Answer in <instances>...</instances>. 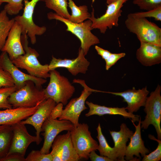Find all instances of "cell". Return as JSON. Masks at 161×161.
Masks as SVG:
<instances>
[{
    "label": "cell",
    "instance_id": "obj_43",
    "mask_svg": "<svg viewBox=\"0 0 161 161\" xmlns=\"http://www.w3.org/2000/svg\"></svg>",
    "mask_w": 161,
    "mask_h": 161
},
{
    "label": "cell",
    "instance_id": "obj_3",
    "mask_svg": "<svg viewBox=\"0 0 161 161\" xmlns=\"http://www.w3.org/2000/svg\"><path fill=\"white\" fill-rule=\"evenodd\" d=\"M49 73V82L43 89L46 99L53 100L56 104L61 103L66 105L75 92V87L67 78L55 69L50 71Z\"/></svg>",
    "mask_w": 161,
    "mask_h": 161
},
{
    "label": "cell",
    "instance_id": "obj_25",
    "mask_svg": "<svg viewBox=\"0 0 161 161\" xmlns=\"http://www.w3.org/2000/svg\"><path fill=\"white\" fill-rule=\"evenodd\" d=\"M68 5L71 10V15L68 19L72 22L80 23L89 19L91 14L86 5L77 6L72 0H68Z\"/></svg>",
    "mask_w": 161,
    "mask_h": 161
},
{
    "label": "cell",
    "instance_id": "obj_22",
    "mask_svg": "<svg viewBox=\"0 0 161 161\" xmlns=\"http://www.w3.org/2000/svg\"><path fill=\"white\" fill-rule=\"evenodd\" d=\"M86 103L89 108L88 112L85 114V116H90L96 115L101 116L104 115H120L126 118H129L132 122H138L140 116L135 115L128 112L125 107H108L94 104L92 102L86 101Z\"/></svg>",
    "mask_w": 161,
    "mask_h": 161
},
{
    "label": "cell",
    "instance_id": "obj_6",
    "mask_svg": "<svg viewBox=\"0 0 161 161\" xmlns=\"http://www.w3.org/2000/svg\"><path fill=\"white\" fill-rule=\"evenodd\" d=\"M25 53L11 60L18 68L26 70L33 76L45 79L49 77V64H41L38 59L39 54L28 45L23 47Z\"/></svg>",
    "mask_w": 161,
    "mask_h": 161
},
{
    "label": "cell",
    "instance_id": "obj_28",
    "mask_svg": "<svg viewBox=\"0 0 161 161\" xmlns=\"http://www.w3.org/2000/svg\"><path fill=\"white\" fill-rule=\"evenodd\" d=\"M46 7L55 13L68 19L70 15L67 9L68 0H45Z\"/></svg>",
    "mask_w": 161,
    "mask_h": 161
},
{
    "label": "cell",
    "instance_id": "obj_14",
    "mask_svg": "<svg viewBox=\"0 0 161 161\" xmlns=\"http://www.w3.org/2000/svg\"><path fill=\"white\" fill-rule=\"evenodd\" d=\"M0 65L10 74L14 81L15 86L18 89L27 81H33L40 88L47 81L46 79L33 76L21 72L13 63L6 52H2L0 55Z\"/></svg>",
    "mask_w": 161,
    "mask_h": 161
},
{
    "label": "cell",
    "instance_id": "obj_24",
    "mask_svg": "<svg viewBox=\"0 0 161 161\" xmlns=\"http://www.w3.org/2000/svg\"><path fill=\"white\" fill-rule=\"evenodd\" d=\"M13 133L11 125H0V159L7 156L12 142Z\"/></svg>",
    "mask_w": 161,
    "mask_h": 161
},
{
    "label": "cell",
    "instance_id": "obj_42",
    "mask_svg": "<svg viewBox=\"0 0 161 161\" xmlns=\"http://www.w3.org/2000/svg\"><path fill=\"white\" fill-rule=\"evenodd\" d=\"M2 3L0 1V7L1 5V4H2Z\"/></svg>",
    "mask_w": 161,
    "mask_h": 161
},
{
    "label": "cell",
    "instance_id": "obj_41",
    "mask_svg": "<svg viewBox=\"0 0 161 161\" xmlns=\"http://www.w3.org/2000/svg\"><path fill=\"white\" fill-rule=\"evenodd\" d=\"M106 3L107 4H109L114 1H116L117 0H106Z\"/></svg>",
    "mask_w": 161,
    "mask_h": 161
},
{
    "label": "cell",
    "instance_id": "obj_8",
    "mask_svg": "<svg viewBox=\"0 0 161 161\" xmlns=\"http://www.w3.org/2000/svg\"><path fill=\"white\" fill-rule=\"evenodd\" d=\"M70 131L72 142L77 154L80 159H88L91 152L96 151L98 145L92 137L88 125L79 123Z\"/></svg>",
    "mask_w": 161,
    "mask_h": 161
},
{
    "label": "cell",
    "instance_id": "obj_29",
    "mask_svg": "<svg viewBox=\"0 0 161 161\" xmlns=\"http://www.w3.org/2000/svg\"><path fill=\"white\" fill-rule=\"evenodd\" d=\"M18 89L16 86L0 88V109H11L12 106L9 103L8 98L10 95Z\"/></svg>",
    "mask_w": 161,
    "mask_h": 161
},
{
    "label": "cell",
    "instance_id": "obj_13",
    "mask_svg": "<svg viewBox=\"0 0 161 161\" xmlns=\"http://www.w3.org/2000/svg\"><path fill=\"white\" fill-rule=\"evenodd\" d=\"M83 49L79 48L77 57L74 59L57 58L52 56L49 64V71L60 68H64L73 75L75 76L79 73L85 74L88 70L90 62L85 58Z\"/></svg>",
    "mask_w": 161,
    "mask_h": 161
},
{
    "label": "cell",
    "instance_id": "obj_10",
    "mask_svg": "<svg viewBox=\"0 0 161 161\" xmlns=\"http://www.w3.org/2000/svg\"><path fill=\"white\" fill-rule=\"evenodd\" d=\"M128 0H117L107 5L105 13L100 17L95 18L94 9L92 7L91 16L89 19L92 22L91 28L98 29L100 33L105 34L108 29L118 26L119 17L121 16V8Z\"/></svg>",
    "mask_w": 161,
    "mask_h": 161
},
{
    "label": "cell",
    "instance_id": "obj_31",
    "mask_svg": "<svg viewBox=\"0 0 161 161\" xmlns=\"http://www.w3.org/2000/svg\"><path fill=\"white\" fill-rule=\"evenodd\" d=\"M133 3L138 6L140 9L146 11L161 6V0H133Z\"/></svg>",
    "mask_w": 161,
    "mask_h": 161
},
{
    "label": "cell",
    "instance_id": "obj_23",
    "mask_svg": "<svg viewBox=\"0 0 161 161\" xmlns=\"http://www.w3.org/2000/svg\"><path fill=\"white\" fill-rule=\"evenodd\" d=\"M112 137L117 161H125V156L126 143L133 134L125 123H122L120 130L118 131H110Z\"/></svg>",
    "mask_w": 161,
    "mask_h": 161
},
{
    "label": "cell",
    "instance_id": "obj_1",
    "mask_svg": "<svg viewBox=\"0 0 161 161\" xmlns=\"http://www.w3.org/2000/svg\"><path fill=\"white\" fill-rule=\"evenodd\" d=\"M129 30L135 34L140 42L161 47V28L146 18L134 17L130 13L125 21Z\"/></svg>",
    "mask_w": 161,
    "mask_h": 161
},
{
    "label": "cell",
    "instance_id": "obj_39",
    "mask_svg": "<svg viewBox=\"0 0 161 161\" xmlns=\"http://www.w3.org/2000/svg\"><path fill=\"white\" fill-rule=\"evenodd\" d=\"M89 158L92 161H113L107 157L99 155L93 151L90 153Z\"/></svg>",
    "mask_w": 161,
    "mask_h": 161
},
{
    "label": "cell",
    "instance_id": "obj_34",
    "mask_svg": "<svg viewBox=\"0 0 161 161\" xmlns=\"http://www.w3.org/2000/svg\"><path fill=\"white\" fill-rule=\"evenodd\" d=\"M25 159L26 161H52L50 153L43 154L38 150L32 151Z\"/></svg>",
    "mask_w": 161,
    "mask_h": 161
},
{
    "label": "cell",
    "instance_id": "obj_12",
    "mask_svg": "<svg viewBox=\"0 0 161 161\" xmlns=\"http://www.w3.org/2000/svg\"><path fill=\"white\" fill-rule=\"evenodd\" d=\"M51 147L52 161H78L81 159L73 146L70 131L58 135Z\"/></svg>",
    "mask_w": 161,
    "mask_h": 161
},
{
    "label": "cell",
    "instance_id": "obj_32",
    "mask_svg": "<svg viewBox=\"0 0 161 161\" xmlns=\"http://www.w3.org/2000/svg\"><path fill=\"white\" fill-rule=\"evenodd\" d=\"M149 138L152 140L157 141L158 145L157 148L154 151L144 156L142 161H159L161 160V141L157 139L154 136L151 134L148 135Z\"/></svg>",
    "mask_w": 161,
    "mask_h": 161
},
{
    "label": "cell",
    "instance_id": "obj_9",
    "mask_svg": "<svg viewBox=\"0 0 161 161\" xmlns=\"http://www.w3.org/2000/svg\"><path fill=\"white\" fill-rule=\"evenodd\" d=\"M73 82L80 84L83 87V89L79 97L72 99L66 104L59 120H68L75 127H76L79 124V119L81 112L87 109L85 105L86 99L92 92H100V91L89 87L84 80L75 79Z\"/></svg>",
    "mask_w": 161,
    "mask_h": 161
},
{
    "label": "cell",
    "instance_id": "obj_20",
    "mask_svg": "<svg viewBox=\"0 0 161 161\" xmlns=\"http://www.w3.org/2000/svg\"><path fill=\"white\" fill-rule=\"evenodd\" d=\"M138 61L143 65L150 66L161 62V47L140 42V47L136 52Z\"/></svg>",
    "mask_w": 161,
    "mask_h": 161
},
{
    "label": "cell",
    "instance_id": "obj_11",
    "mask_svg": "<svg viewBox=\"0 0 161 161\" xmlns=\"http://www.w3.org/2000/svg\"><path fill=\"white\" fill-rule=\"evenodd\" d=\"M73 125L66 120H58L48 117L42 124L41 131L44 137L43 145L40 151L43 154L49 153L54 140L58 134L64 131H71L74 127Z\"/></svg>",
    "mask_w": 161,
    "mask_h": 161
},
{
    "label": "cell",
    "instance_id": "obj_5",
    "mask_svg": "<svg viewBox=\"0 0 161 161\" xmlns=\"http://www.w3.org/2000/svg\"><path fill=\"white\" fill-rule=\"evenodd\" d=\"M161 87L158 84L155 90L151 92L147 97L144 111L146 114L145 119L141 121V128L147 129L152 125L154 127L157 134V139H161Z\"/></svg>",
    "mask_w": 161,
    "mask_h": 161
},
{
    "label": "cell",
    "instance_id": "obj_36",
    "mask_svg": "<svg viewBox=\"0 0 161 161\" xmlns=\"http://www.w3.org/2000/svg\"><path fill=\"white\" fill-rule=\"evenodd\" d=\"M126 53L122 52L118 53H112L105 60L106 62L105 68L108 70L120 59L124 57L126 55Z\"/></svg>",
    "mask_w": 161,
    "mask_h": 161
},
{
    "label": "cell",
    "instance_id": "obj_44",
    "mask_svg": "<svg viewBox=\"0 0 161 161\" xmlns=\"http://www.w3.org/2000/svg\"></svg>",
    "mask_w": 161,
    "mask_h": 161
},
{
    "label": "cell",
    "instance_id": "obj_30",
    "mask_svg": "<svg viewBox=\"0 0 161 161\" xmlns=\"http://www.w3.org/2000/svg\"><path fill=\"white\" fill-rule=\"evenodd\" d=\"M24 0H0L2 2H6L4 8L7 14L12 16L18 14L23 8Z\"/></svg>",
    "mask_w": 161,
    "mask_h": 161
},
{
    "label": "cell",
    "instance_id": "obj_17",
    "mask_svg": "<svg viewBox=\"0 0 161 161\" xmlns=\"http://www.w3.org/2000/svg\"><path fill=\"white\" fill-rule=\"evenodd\" d=\"M122 97L123 101L127 103V106L125 107L127 111L131 113L137 112L140 108L144 106L149 91L147 87L142 89H136L134 87L121 92H103Z\"/></svg>",
    "mask_w": 161,
    "mask_h": 161
},
{
    "label": "cell",
    "instance_id": "obj_18",
    "mask_svg": "<svg viewBox=\"0 0 161 161\" xmlns=\"http://www.w3.org/2000/svg\"><path fill=\"white\" fill-rule=\"evenodd\" d=\"M21 27L15 21L1 50L6 52L11 60L25 53L21 41Z\"/></svg>",
    "mask_w": 161,
    "mask_h": 161
},
{
    "label": "cell",
    "instance_id": "obj_2",
    "mask_svg": "<svg viewBox=\"0 0 161 161\" xmlns=\"http://www.w3.org/2000/svg\"><path fill=\"white\" fill-rule=\"evenodd\" d=\"M49 20L55 19L62 22L67 27L66 30L76 36L80 42V48L86 55L91 47L100 43L98 38L91 32L92 22L90 19L80 23H75L56 13L50 12L47 14Z\"/></svg>",
    "mask_w": 161,
    "mask_h": 161
},
{
    "label": "cell",
    "instance_id": "obj_7",
    "mask_svg": "<svg viewBox=\"0 0 161 161\" xmlns=\"http://www.w3.org/2000/svg\"><path fill=\"white\" fill-rule=\"evenodd\" d=\"M40 0H24V7L22 14L15 17L14 18L21 26L22 35H27L32 44L36 42V35H41L46 31L45 26H39L35 24L33 19L35 6Z\"/></svg>",
    "mask_w": 161,
    "mask_h": 161
},
{
    "label": "cell",
    "instance_id": "obj_37",
    "mask_svg": "<svg viewBox=\"0 0 161 161\" xmlns=\"http://www.w3.org/2000/svg\"><path fill=\"white\" fill-rule=\"evenodd\" d=\"M0 161H26V160L23 155L18 152H13L1 158Z\"/></svg>",
    "mask_w": 161,
    "mask_h": 161
},
{
    "label": "cell",
    "instance_id": "obj_27",
    "mask_svg": "<svg viewBox=\"0 0 161 161\" xmlns=\"http://www.w3.org/2000/svg\"><path fill=\"white\" fill-rule=\"evenodd\" d=\"M15 20L10 19L6 11L3 9L0 13V51L5 43L10 30Z\"/></svg>",
    "mask_w": 161,
    "mask_h": 161
},
{
    "label": "cell",
    "instance_id": "obj_15",
    "mask_svg": "<svg viewBox=\"0 0 161 161\" xmlns=\"http://www.w3.org/2000/svg\"><path fill=\"white\" fill-rule=\"evenodd\" d=\"M11 126L13 137L7 155L13 152H18L24 156L27 148L31 143L35 142L38 145L37 137L36 136L30 134L25 125L20 122L11 125Z\"/></svg>",
    "mask_w": 161,
    "mask_h": 161
},
{
    "label": "cell",
    "instance_id": "obj_33",
    "mask_svg": "<svg viewBox=\"0 0 161 161\" xmlns=\"http://www.w3.org/2000/svg\"><path fill=\"white\" fill-rule=\"evenodd\" d=\"M132 16L137 18L152 17L157 21H161V6L156 9L145 12L130 13Z\"/></svg>",
    "mask_w": 161,
    "mask_h": 161
},
{
    "label": "cell",
    "instance_id": "obj_21",
    "mask_svg": "<svg viewBox=\"0 0 161 161\" xmlns=\"http://www.w3.org/2000/svg\"><path fill=\"white\" fill-rule=\"evenodd\" d=\"M41 102L31 108L18 107L0 110V125H11L26 119L35 112Z\"/></svg>",
    "mask_w": 161,
    "mask_h": 161
},
{
    "label": "cell",
    "instance_id": "obj_26",
    "mask_svg": "<svg viewBox=\"0 0 161 161\" xmlns=\"http://www.w3.org/2000/svg\"><path fill=\"white\" fill-rule=\"evenodd\" d=\"M97 135V136L99 143L97 148L100 155L107 157L113 161H117L114 149L108 144L105 137L103 134L100 123L96 129Z\"/></svg>",
    "mask_w": 161,
    "mask_h": 161
},
{
    "label": "cell",
    "instance_id": "obj_38",
    "mask_svg": "<svg viewBox=\"0 0 161 161\" xmlns=\"http://www.w3.org/2000/svg\"><path fill=\"white\" fill-rule=\"evenodd\" d=\"M63 105L59 103L56 105L51 111L49 117L53 119H57L61 115L63 111Z\"/></svg>",
    "mask_w": 161,
    "mask_h": 161
},
{
    "label": "cell",
    "instance_id": "obj_19",
    "mask_svg": "<svg viewBox=\"0 0 161 161\" xmlns=\"http://www.w3.org/2000/svg\"><path fill=\"white\" fill-rule=\"evenodd\" d=\"M141 117H140L137 125L133 122L135 130L130 139L129 143L126 146L125 156V161H133L134 156L140 159V154L142 157H143L149 153V150L145 147L141 137Z\"/></svg>",
    "mask_w": 161,
    "mask_h": 161
},
{
    "label": "cell",
    "instance_id": "obj_40",
    "mask_svg": "<svg viewBox=\"0 0 161 161\" xmlns=\"http://www.w3.org/2000/svg\"><path fill=\"white\" fill-rule=\"evenodd\" d=\"M95 49L97 54L100 55L102 58L106 60L111 55L112 53L109 51L97 45H95Z\"/></svg>",
    "mask_w": 161,
    "mask_h": 161
},
{
    "label": "cell",
    "instance_id": "obj_35",
    "mask_svg": "<svg viewBox=\"0 0 161 161\" xmlns=\"http://www.w3.org/2000/svg\"><path fill=\"white\" fill-rule=\"evenodd\" d=\"M14 86V82L10 74L0 65V88Z\"/></svg>",
    "mask_w": 161,
    "mask_h": 161
},
{
    "label": "cell",
    "instance_id": "obj_4",
    "mask_svg": "<svg viewBox=\"0 0 161 161\" xmlns=\"http://www.w3.org/2000/svg\"><path fill=\"white\" fill-rule=\"evenodd\" d=\"M45 99L43 89L37 87L33 81L28 80L10 95L8 101L13 108H31Z\"/></svg>",
    "mask_w": 161,
    "mask_h": 161
},
{
    "label": "cell",
    "instance_id": "obj_16",
    "mask_svg": "<svg viewBox=\"0 0 161 161\" xmlns=\"http://www.w3.org/2000/svg\"><path fill=\"white\" fill-rule=\"evenodd\" d=\"M56 105L53 100L48 98L41 102L35 112L25 120L20 122L21 123L32 126L36 130V136L39 145L42 140L40 136L42 125L45 120L49 116L53 109Z\"/></svg>",
    "mask_w": 161,
    "mask_h": 161
}]
</instances>
